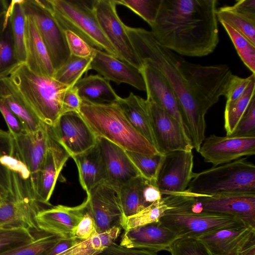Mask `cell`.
<instances>
[{
	"label": "cell",
	"mask_w": 255,
	"mask_h": 255,
	"mask_svg": "<svg viewBox=\"0 0 255 255\" xmlns=\"http://www.w3.org/2000/svg\"><path fill=\"white\" fill-rule=\"evenodd\" d=\"M126 30L141 64L146 62L158 70L173 89L188 135L198 152L205 138L206 114L225 96L231 70L225 64L189 62L162 46L150 31L126 25Z\"/></svg>",
	"instance_id": "6da1fadb"
},
{
	"label": "cell",
	"mask_w": 255,
	"mask_h": 255,
	"mask_svg": "<svg viewBox=\"0 0 255 255\" xmlns=\"http://www.w3.org/2000/svg\"><path fill=\"white\" fill-rule=\"evenodd\" d=\"M217 0H161L151 32L177 54L203 57L219 42Z\"/></svg>",
	"instance_id": "7a4b0ae2"
},
{
	"label": "cell",
	"mask_w": 255,
	"mask_h": 255,
	"mask_svg": "<svg viewBox=\"0 0 255 255\" xmlns=\"http://www.w3.org/2000/svg\"><path fill=\"white\" fill-rule=\"evenodd\" d=\"M79 113L97 137H102L128 151L147 155L161 154L129 123L117 103L83 102Z\"/></svg>",
	"instance_id": "3957f363"
},
{
	"label": "cell",
	"mask_w": 255,
	"mask_h": 255,
	"mask_svg": "<svg viewBox=\"0 0 255 255\" xmlns=\"http://www.w3.org/2000/svg\"><path fill=\"white\" fill-rule=\"evenodd\" d=\"M28 108L45 124L53 126L61 115L62 102L69 87L49 77L37 75L25 63L6 77Z\"/></svg>",
	"instance_id": "277c9868"
},
{
	"label": "cell",
	"mask_w": 255,
	"mask_h": 255,
	"mask_svg": "<svg viewBox=\"0 0 255 255\" xmlns=\"http://www.w3.org/2000/svg\"><path fill=\"white\" fill-rule=\"evenodd\" d=\"M166 210L159 221L180 238H193L218 230L245 226L237 218L223 214L192 211L185 191L163 197Z\"/></svg>",
	"instance_id": "5b68a950"
},
{
	"label": "cell",
	"mask_w": 255,
	"mask_h": 255,
	"mask_svg": "<svg viewBox=\"0 0 255 255\" xmlns=\"http://www.w3.org/2000/svg\"><path fill=\"white\" fill-rule=\"evenodd\" d=\"M186 191L196 196L255 193V165L242 157L195 173Z\"/></svg>",
	"instance_id": "8992f818"
},
{
	"label": "cell",
	"mask_w": 255,
	"mask_h": 255,
	"mask_svg": "<svg viewBox=\"0 0 255 255\" xmlns=\"http://www.w3.org/2000/svg\"><path fill=\"white\" fill-rule=\"evenodd\" d=\"M47 1L54 17L64 31L73 32L93 48L118 58L100 27L94 9V0Z\"/></svg>",
	"instance_id": "52a82bcc"
},
{
	"label": "cell",
	"mask_w": 255,
	"mask_h": 255,
	"mask_svg": "<svg viewBox=\"0 0 255 255\" xmlns=\"http://www.w3.org/2000/svg\"><path fill=\"white\" fill-rule=\"evenodd\" d=\"M11 190L8 199L0 205V227L40 231L36 217L41 210L32 192L29 180L10 171Z\"/></svg>",
	"instance_id": "ba28073f"
},
{
	"label": "cell",
	"mask_w": 255,
	"mask_h": 255,
	"mask_svg": "<svg viewBox=\"0 0 255 255\" xmlns=\"http://www.w3.org/2000/svg\"><path fill=\"white\" fill-rule=\"evenodd\" d=\"M21 4L25 15L35 23L55 72L71 55L64 31L54 17L47 0H22Z\"/></svg>",
	"instance_id": "9c48e42d"
},
{
	"label": "cell",
	"mask_w": 255,
	"mask_h": 255,
	"mask_svg": "<svg viewBox=\"0 0 255 255\" xmlns=\"http://www.w3.org/2000/svg\"><path fill=\"white\" fill-rule=\"evenodd\" d=\"M115 0H95L94 7L105 35L116 50L118 59L140 70L142 64L133 47L125 24L117 12Z\"/></svg>",
	"instance_id": "30bf717a"
},
{
	"label": "cell",
	"mask_w": 255,
	"mask_h": 255,
	"mask_svg": "<svg viewBox=\"0 0 255 255\" xmlns=\"http://www.w3.org/2000/svg\"><path fill=\"white\" fill-rule=\"evenodd\" d=\"M192 211L217 213L232 216L245 226L255 228V193L222 194L213 196L190 195Z\"/></svg>",
	"instance_id": "8fae6325"
},
{
	"label": "cell",
	"mask_w": 255,
	"mask_h": 255,
	"mask_svg": "<svg viewBox=\"0 0 255 255\" xmlns=\"http://www.w3.org/2000/svg\"><path fill=\"white\" fill-rule=\"evenodd\" d=\"M193 158L192 150H176L162 154L153 183L163 195L186 190L195 173Z\"/></svg>",
	"instance_id": "7c38bea8"
},
{
	"label": "cell",
	"mask_w": 255,
	"mask_h": 255,
	"mask_svg": "<svg viewBox=\"0 0 255 255\" xmlns=\"http://www.w3.org/2000/svg\"><path fill=\"white\" fill-rule=\"evenodd\" d=\"M86 200V210L94 221L97 233L121 226L123 212L119 188L103 182L87 193Z\"/></svg>",
	"instance_id": "4fadbf2b"
},
{
	"label": "cell",
	"mask_w": 255,
	"mask_h": 255,
	"mask_svg": "<svg viewBox=\"0 0 255 255\" xmlns=\"http://www.w3.org/2000/svg\"><path fill=\"white\" fill-rule=\"evenodd\" d=\"M213 166L255 154V136L239 137L211 134L205 137L198 151Z\"/></svg>",
	"instance_id": "5bb4252c"
},
{
	"label": "cell",
	"mask_w": 255,
	"mask_h": 255,
	"mask_svg": "<svg viewBox=\"0 0 255 255\" xmlns=\"http://www.w3.org/2000/svg\"><path fill=\"white\" fill-rule=\"evenodd\" d=\"M49 127L54 137L71 157L86 151L97 143V137L79 113L63 114L53 126Z\"/></svg>",
	"instance_id": "9a60e30c"
},
{
	"label": "cell",
	"mask_w": 255,
	"mask_h": 255,
	"mask_svg": "<svg viewBox=\"0 0 255 255\" xmlns=\"http://www.w3.org/2000/svg\"><path fill=\"white\" fill-rule=\"evenodd\" d=\"M147 101L155 147L159 153L192 150L191 142L179 123L158 105Z\"/></svg>",
	"instance_id": "2e32d148"
},
{
	"label": "cell",
	"mask_w": 255,
	"mask_h": 255,
	"mask_svg": "<svg viewBox=\"0 0 255 255\" xmlns=\"http://www.w3.org/2000/svg\"><path fill=\"white\" fill-rule=\"evenodd\" d=\"M12 137L14 144L13 156L20 160L28 167L30 172V187L35 197L38 172L48 147L47 126L43 123L35 132L24 130Z\"/></svg>",
	"instance_id": "e0dca14e"
},
{
	"label": "cell",
	"mask_w": 255,
	"mask_h": 255,
	"mask_svg": "<svg viewBox=\"0 0 255 255\" xmlns=\"http://www.w3.org/2000/svg\"><path fill=\"white\" fill-rule=\"evenodd\" d=\"M48 143L46 154L39 169L35 192L39 203L51 205L49 199L63 167L70 154L55 139L48 125Z\"/></svg>",
	"instance_id": "ac0fdd59"
},
{
	"label": "cell",
	"mask_w": 255,
	"mask_h": 255,
	"mask_svg": "<svg viewBox=\"0 0 255 255\" xmlns=\"http://www.w3.org/2000/svg\"><path fill=\"white\" fill-rule=\"evenodd\" d=\"M85 199L81 204L69 207L62 205L40 210L36 217L40 231L62 238L74 237L77 227L86 211Z\"/></svg>",
	"instance_id": "d6986e66"
},
{
	"label": "cell",
	"mask_w": 255,
	"mask_h": 255,
	"mask_svg": "<svg viewBox=\"0 0 255 255\" xmlns=\"http://www.w3.org/2000/svg\"><path fill=\"white\" fill-rule=\"evenodd\" d=\"M142 65L140 70L145 84L146 100L174 118L188 135L177 98L169 83L158 70L146 62H142Z\"/></svg>",
	"instance_id": "ffe728a7"
},
{
	"label": "cell",
	"mask_w": 255,
	"mask_h": 255,
	"mask_svg": "<svg viewBox=\"0 0 255 255\" xmlns=\"http://www.w3.org/2000/svg\"><path fill=\"white\" fill-rule=\"evenodd\" d=\"M179 238L159 221L125 230L120 245L158 252L168 251Z\"/></svg>",
	"instance_id": "44dd1931"
},
{
	"label": "cell",
	"mask_w": 255,
	"mask_h": 255,
	"mask_svg": "<svg viewBox=\"0 0 255 255\" xmlns=\"http://www.w3.org/2000/svg\"><path fill=\"white\" fill-rule=\"evenodd\" d=\"M90 69L95 70L109 81L119 85L126 83L146 91L145 82L139 69L105 52L94 49Z\"/></svg>",
	"instance_id": "7402d4cb"
},
{
	"label": "cell",
	"mask_w": 255,
	"mask_h": 255,
	"mask_svg": "<svg viewBox=\"0 0 255 255\" xmlns=\"http://www.w3.org/2000/svg\"><path fill=\"white\" fill-rule=\"evenodd\" d=\"M97 139L105 165L104 182L120 188L133 178L140 176L125 149L105 138Z\"/></svg>",
	"instance_id": "603a6c76"
},
{
	"label": "cell",
	"mask_w": 255,
	"mask_h": 255,
	"mask_svg": "<svg viewBox=\"0 0 255 255\" xmlns=\"http://www.w3.org/2000/svg\"><path fill=\"white\" fill-rule=\"evenodd\" d=\"M254 237L255 228L242 226L218 230L196 239L203 244L209 255H240Z\"/></svg>",
	"instance_id": "cb8c5ba5"
},
{
	"label": "cell",
	"mask_w": 255,
	"mask_h": 255,
	"mask_svg": "<svg viewBox=\"0 0 255 255\" xmlns=\"http://www.w3.org/2000/svg\"><path fill=\"white\" fill-rule=\"evenodd\" d=\"M25 15V64L37 75L53 77L54 70L35 23L31 17Z\"/></svg>",
	"instance_id": "d4e9b609"
},
{
	"label": "cell",
	"mask_w": 255,
	"mask_h": 255,
	"mask_svg": "<svg viewBox=\"0 0 255 255\" xmlns=\"http://www.w3.org/2000/svg\"><path fill=\"white\" fill-rule=\"evenodd\" d=\"M71 157L78 169L80 183L86 193L105 181V165L97 141L93 147Z\"/></svg>",
	"instance_id": "484cf974"
},
{
	"label": "cell",
	"mask_w": 255,
	"mask_h": 255,
	"mask_svg": "<svg viewBox=\"0 0 255 255\" xmlns=\"http://www.w3.org/2000/svg\"><path fill=\"white\" fill-rule=\"evenodd\" d=\"M116 103L133 128L155 147L147 100L131 92Z\"/></svg>",
	"instance_id": "4316f807"
},
{
	"label": "cell",
	"mask_w": 255,
	"mask_h": 255,
	"mask_svg": "<svg viewBox=\"0 0 255 255\" xmlns=\"http://www.w3.org/2000/svg\"><path fill=\"white\" fill-rule=\"evenodd\" d=\"M74 86L83 102L112 104L116 103L120 97L109 81L100 75H90L82 78Z\"/></svg>",
	"instance_id": "83f0119b"
},
{
	"label": "cell",
	"mask_w": 255,
	"mask_h": 255,
	"mask_svg": "<svg viewBox=\"0 0 255 255\" xmlns=\"http://www.w3.org/2000/svg\"><path fill=\"white\" fill-rule=\"evenodd\" d=\"M0 98L16 116L25 131L35 132L40 128L43 123L28 108L6 77L0 78Z\"/></svg>",
	"instance_id": "f1b7e54d"
},
{
	"label": "cell",
	"mask_w": 255,
	"mask_h": 255,
	"mask_svg": "<svg viewBox=\"0 0 255 255\" xmlns=\"http://www.w3.org/2000/svg\"><path fill=\"white\" fill-rule=\"evenodd\" d=\"M19 64L14 52L8 6L0 14V78L7 77Z\"/></svg>",
	"instance_id": "f546056e"
},
{
	"label": "cell",
	"mask_w": 255,
	"mask_h": 255,
	"mask_svg": "<svg viewBox=\"0 0 255 255\" xmlns=\"http://www.w3.org/2000/svg\"><path fill=\"white\" fill-rule=\"evenodd\" d=\"M121 231V226H115L87 239L79 240L71 248L57 255H96L114 243Z\"/></svg>",
	"instance_id": "4dcf8cb0"
},
{
	"label": "cell",
	"mask_w": 255,
	"mask_h": 255,
	"mask_svg": "<svg viewBox=\"0 0 255 255\" xmlns=\"http://www.w3.org/2000/svg\"><path fill=\"white\" fill-rule=\"evenodd\" d=\"M144 180L145 178L138 176L119 188L123 212V219L121 224L125 219L147 206L144 201L142 194Z\"/></svg>",
	"instance_id": "1f68e13d"
},
{
	"label": "cell",
	"mask_w": 255,
	"mask_h": 255,
	"mask_svg": "<svg viewBox=\"0 0 255 255\" xmlns=\"http://www.w3.org/2000/svg\"><path fill=\"white\" fill-rule=\"evenodd\" d=\"M9 9L15 56L19 63H25L26 15L21 4V0L10 1Z\"/></svg>",
	"instance_id": "d6a6232c"
},
{
	"label": "cell",
	"mask_w": 255,
	"mask_h": 255,
	"mask_svg": "<svg viewBox=\"0 0 255 255\" xmlns=\"http://www.w3.org/2000/svg\"><path fill=\"white\" fill-rule=\"evenodd\" d=\"M91 58L71 55L68 60L54 73L53 78L68 87H73L90 69Z\"/></svg>",
	"instance_id": "836d02e7"
},
{
	"label": "cell",
	"mask_w": 255,
	"mask_h": 255,
	"mask_svg": "<svg viewBox=\"0 0 255 255\" xmlns=\"http://www.w3.org/2000/svg\"><path fill=\"white\" fill-rule=\"evenodd\" d=\"M217 17L220 23L227 24L255 45V20L237 12L232 6L227 5L217 8Z\"/></svg>",
	"instance_id": "e575fe53"
},
{
	"label": "cell",
	"mask_w": 255,
	"mask_h": 255,
	"mask_svg": "<svg viewBox=\"0 0 255 255\" xmlns=\"http://www.w3.org/2000/svg\"><path fill=\"white\" fill-rule=\"evenodd\" d=\"M255 80H254L241 97L230 106L225 108L224 128L226 135H230L234 132L247 110L251 100L255 97Z\"/></svg>",
	"instance_id": "d590c367"
},
{
	"label": "cell",
	"mask_w": 255,
	"mask_h": 255,
	"mask_svg": "<svg viewBox=\"0 0 255 255\" xmlns=\"http://www.w3.org/2000/svg\"><path fill=\"white\" fill-rule=\"evenodd\" d=\"M169 209L163 197L160 200L153 202L139 212L125 219L121 227L125 230L135 227L157 222L164 212Z\"/></svg>",
	"instance_id": "8d00e7d4"
},
{
	"label": "cell",
	"mask_w": 255,
	"mask_h": 255,
	"mask_svg": "<svg viewBox=\"0 0 255 255\" xmlns=\"http://www.w3.org/2000/svg\"><path fill=\"white\" fill-rule=\"evenodd\" d=\"M244 64L255 74V45L246 37L224 22H221Z\"/></svg>",
	"instance_id": "74e56055"
},
{
	"label": "cell",
	"mask_w": 255,
	"mask_h": 255,
	"mask_svg": "<svg viewBox=\"0 0 255 255\" xmlns=\"http://www.w3.org/2000/svg\"><path fill=\"white\" fill-rule=\"evenodd\" d=\"M62 238L52 234L43 235L33 242L10 250L0 255H42Z\"/></svg>",
	"instance_id": "f35d334b"
},
{
	"label": "cell",
	"mask_w": 255,
	"mask_h": 255,
	"mask_svg": "<svg viewBox=\"0 0 255 255\" xmlns=\"http://www.w3.org/2000/svg\"><path fill=\"white\" fill-rule=\"evenodd\" d=\"M126 151L140 175L146 180L153 182L162 154L147 155Z\"/></svg>",
	"instance_id": "ab89813d"
},
{
	"label": "cell",
	"mask_w": 255,
	"mask_h": 255,
	"mask_svg": "<svg viewBox=\"0 0 255 255\" xmlns=\"http://www.w3.org/2000/svg\"><path fill=\"white\" fill-rule=\"evenodd\" d=\"M35 239L26 229L0 227V254L33 242Z\"/></svg>",
	"instance_id": "60d3db41"
},
{
	"label": "cell",
	"mask_w": 255,
	"mask_h": 255,
	"mask_svg": "<svg viewBox=\"0 0 255 255\" xmlns=\"http://www.w3.org/2000/svg\"><path fill=\"white\" fill-rule=\"evenodd\" d=\"M117 5H124L137 14L149 26L155 21L161 0H115Z\"/></svg>",
	"instance_id": "b9f144b4"
},
{
	"label": "cell",
	"mask_w": 255,
	"mask_h": 255,
	"mask_svg": "<svg viewBox=\"0 0 255 255\" xmlns=\"http://www.w3.org/2000/svg\"><path fill=\"white\" fill-rule=\"evenodd\" d=\"M13 140L8 131L0 129V157L4 155L13 156ZM10 171L0 163V186L9 195L11 189Z\"/></svg>",
	"instance_id": "7bdbcfd3"
},
{
	"label": "cell",
	"mask_w": 255,
	"mask_h": 255,
	"mask_svg": "<svg viewBox=\"0 0 255 255\" xmlns=\"http://www.w3.org/2000/svg\"><path fill=\"white\" fill-rule=\"evenodd\" d=\"M171 255H209L203 244L198 239L180 238L170 246Z\"/></svg>",
	"instance_id": "ee69618b"
},
{
	"label": "cell",
	"mask_w": 255,
	"mask_h": 255,
	"mask_svg": "<svg viewBox=\"0 0 255 255\" xmlns=\"http://www.w3.org/2000/svg\"><path fill=\"white\" fill-rule=\"evenodd\" d=\"M254 80H255V74L254 73L247 78H242L233 74L228 82L225 95L226 98L225 108L241 97Z\"/></svg>",
	"instance_id": "f6af8a7d"
},
{
	"label": "cell",
	"mask_w": 255,
	"mask_h": 255,
	"mask_svg": "<svg viewBox=\"0 0 255 255\" xmlns=\"http://www.w3.org/2000/svg\"><path fill=\"white\" fill-rule=\"evenodd\" d=\"M230 135L239 137L255 136V97Z\"/></svg>",
	"instance_id": "bcb514c9"
},
{
	"label": "cell",
	"mask_w": 255,
	"mask_h": 255,
	"mask_svg": "<svg viewBox=\"0 0 255 255\" xmlns=\"http://www.w3.org/2000/svg\"><path fill=\"white\" fill-rule=\"evenodd\" d=\"M64 32L71 55L82 58L92 57L94 48L73 32L65 30Z\"/></svg>",
	"instance_id": "7dc6e473"
},
{
	"label": "cell",
	"mask_w": 255,
	"mask_h": 255,
	"mask_svg": "<svg viewBox=\"0 0 255 255\" xmlns=\"http://www.w3.org/2000/svg\"><path fill=\"white\" fill-rule=\"evenodd\" d=\"M0 164L8 170L17 173L24 180H29L30 172L27 166L20 160L10 155L0 157Z\"/></svg>",
	"instance_id": "c3c4849f"
},
{
	"label": "cell",
	"mask_w": 255,
	"mask_h": 255,
	"mask_svg": "<svg viewBox=\"0 0 255 255\" xmlns=\"http://www.w3.org/2000/svg\"><path fill=\"white\" fill-rule=\"evenodd\" d=\"M82 103V101L76 87H68L63 95L61 115L68 112L79 113Z\"/></svg>",
	"instance_id": "681fc988"
},
{
	"label": "cell",
	"mask_w": 255,
	"mask_h": 255,
	"mask_svg": "<svg viewBox=\"0 0 255 255\" xmlns=\"http://www.w3.org/2000/svg\"><path fill=\"white\" fill-rule=\"evenodd\" d=\"M0 112L5 121L8 128V131L12 136L19 135L24 131L19 120L1 98H0Z\"/></svg>",
	"instance_id": "f907efd6"
},
{
	"label": "cell",
	"mask_w": 255,
	"mask_h": 255,
	"mask_svg": "<svg viewBox=\"0 0 255 255\" xmlns=\"http://www.w3.org/2000/svg\"><path fill=\"white\" fill-rule=\"evenodd\" d=\"M97 233H98L96 231L94 221L86 210L77 227L74 237L80 240H84L90 238Z\"/></svg>",
	"instance_id": "816d5d0a"
},
{
	"label": "cell",
	"mask_w": 255,
	"mask_h": 255,
	"mask_svg": "<svg viewBox=\"0 0 255 255\" xmlns=\"http://www.w3.org/2000/svg\"><path fill=\"white\" fill-rule=\"evenodd\" d=\"M96 255H158L157 252L143 249L128 248L113 243Z\"/></svg>",
	"instance_id": "f5cc1de1"
},
{
	"label": "cell",
	"mask_w": 255,
	"mask_h": 255,
	"mask_svg": "<svg viewBox=\"0 0 255 255\" xmlns=\"http://www.w3.org/2000/svg\"><path fill=\"white\" fill-rule=\"evenodd\" d=\"M142 194L145 204H150L160 200L163 195L153 182L145 179L142 189Z\"/></svg>",
	"instance_id": "db71d44e"
},
{
	"label": "cell",
	"mask_w": 255,
	"mask_h": 255,
	"mask_svg": "<svg viewBox=\"0 0 255 255\" xmlns=\"http://www.w3.org/2000/svg\"><path fill=\"white\" fill-rule=\"evenodd\" d=\"M237 12L255 20V0H239L232 5Z\"/></svg>",
	"instance_id": "11a10c76"
},
{
	"label": "cell",
	"mask_w": 255,
	"mask_h": 255,
	"mask_svg": "<svg viewBox=\"0 0 255 255\" xmlns=\"http://www.w3.org/2000/svg\"><path fill=\"white\" fill-rule=\"evenodd\" d=\"M80 240L75 237L62 238L42 255H57L76 244Z\"/></svg>",
	"instance_id": "9f6ffc18"
},
{
	"label": "cell",
	"mask_w": 255,
	"mask_h": 255,
	"mask_svg": "<svg viewBox=\"0 0 255 255\" xmlns=\"http://www.w3.org/2000/svg\"><path fill=\"white\" fill-rule=\"evenodd\" d=\"M240 255H255V237L248 243Z\"/></svg>",
	"instance_id": "6f0895ef"
},
{
	"label": "cell",
	"mask_w": 255,
	"mask_h": 255,
	"mask_svg": "<svg viewBox=\"0 0 255 255\" xmlns=\"http://www.w3.org/2000/svg\"><path fill=\"white\" fill-rule=\"evenodd\" d=\"M9 2L6 0H0V14L8 9Z\"/></svg>",
	"instance_id": "680465c9"
},
{
	"label": "cell",
	"mask_w": 255,
	"mask_h": 255,
	"mask_svg": "<svg viewBox=\"0 0 255 255\" xmlns=\"http://www.w3.org/2000/svg\"><path fill=\"white\" fill-rule=\"evenodd\" d=\"M9 194L0 186V205L8 198Z\"/></svg>",
	"instance_id": "91938a15"
}]
</instances>
